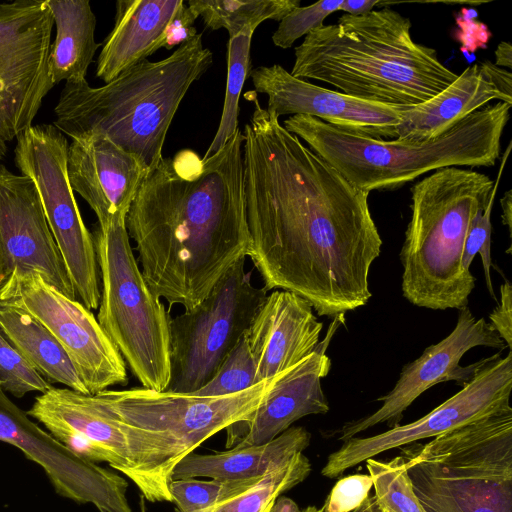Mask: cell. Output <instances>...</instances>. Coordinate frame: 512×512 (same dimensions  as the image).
<instances>
[{
	"label": "cell",
	"mask_w": 512,
	"mask_h": 512,
	"mask_svg": "<svg viewBox=\"0 0 512 512\" xmlns=\"http://www.w3.org/2000/svg\"><path fill=\"white\" fill-rule=\"evenodd\" d=\"M0 330L50 384L89 395L66 352L51 332L19 305L0 299Z\"/></svg>",
	"instance_id": "cell-27"
},
{
	"label": "cell",
	"mask_w": 512,
	"mask_h": 512,
	"mask_svg": "<svg viewBox=\"0 0 512 512\" xmlns=\"http://www.w3.org/2000/svg\"><path fill=\"white\" fill-rule=\"evenodd\" d=\"M238 129L206 159L184 150L163 158L126 216L141 272L169 307L192 311L251 245Z\"/></svg>",
	"instance_id": "cell-2"
},
{
	"label": "cell",
	"mask_w": 512,
	"mask_h": 512,
	"mask_svg": "<svg viewBox=\"0 0 512 512\" xmlns=\"http://www.w3.org/2000/svg\"><path fill=\"white\" fill-rule=\"evenodd\" d=\"M342 2V0H325L293 9L280 21L278 28L273 33L274 45L282 49L292 47L300 37L306 36L312 30L322 26L328 15L340 10Z\"/></svg>",
	"instance_id": "cell-35"
},
{
	"label": "cell",
	"mask_w": 512,
	"mask_h": 512,
	"mask_svg": "<svg viewBox=\"0 0 512 512\" xmlns=\"http://www.w3.org/2000/svg\"><path fill=\"white\" fill-rule=\"evenodd\" d=\"M270 512H302V511L299 509L296 502H294L292 499L285 497V496H281L275 500Z\"/></svg>",
	"instance_id": "cell-44"
},
{
	"label": "cell",
	"mask_w": 512,
	"mask_h": 512,
	"mask_svg": "<svg viewBox=\"0 0 512 512\" xmlns=\"http://www.w3.org/2000/svg\"><path fill=\"white\" fill-rule=\"evenodd\" d=\"M244 128L243 165L251 245L266 292L284 290L319 316L344 319L371 298L369 271L382 240L369 193L287 131L256 92Z\"/></svg>",
	"instance_id": "cell-1"
},
{
	"label": "cell",
	"mask_w": 512,
	"mask_h": 512,
	"mask_svg": "<svg viewBox=\"0 0 512 512\" xmlns=\"http://www.w3.org/2000/svg\"><path fill=\"white\" fill-rule=\"evenodd\" d=\"M372 487V479L367 474L348 475L339 479L322 507L323 512L354 511L369 497Z\"/></svg>",
	"instance_id": "cell-37"
},
{
	"label": "cell",
	"mask_w": 512,
	"mask_h": 512,
	"mask_svg": "<svg viewBox=\"0 0 512 512\" xmlns=\"http://www.w3.org/2000/svg\"><path fill=\"white\" fill-rule=\"evenodd\" d=\"M381 512H424L415 495L403 456L389 461L366 460Z\"/></svg>",
	"instance_id": "cell-31"
},
{
	"label": "cell",
	"mask_w": 512,
	"mask_h": 512,
	"mask_svg": "<svg viewBox=\"0 0 512 512\" xmlns=\"http://www.w3.org/2000/svg\"><path fill=\"white\" fill-rule=\"evenodd\" d=\"M0 241L10 275L36 272L64 295L77 299L34 183L2 164Z\"/></svg>",
	"instance_id": "cell-19"
},
{
	"label": "cell",
	"mask_w": 512,
	"mask_h": 512,
	"mask_svg": "<svg viewBox=\"0 0 512 512\" xmlns=\"http://www.w3.org/2000/svg\"><path fill=\"white\" fill-rule=\"evenodd\" d=\"M495 65L498 67H512V46L509 42L502 41L495 50Z\"/></svg>",
	"instance_id": "cell-42"
},
{
	"label": "cell",
	"mask_w": 512,
	"mask_h": 512,
	"mask_svg": "<svg viewBox=\"0 0 512 512\" xmlns=\"http://www.w3.org/2000/svg\"><path fill=\"white\" fill-rule=\"evenodd\" d=\"M380 0H344L340 10L350 15H360L374 10L375 6L380 5Z\"/></svg>",
	"instance_id": "cell-41"
},
{
	"label": "cell",
	"mask_w": 512,
	"mask_h": 512,
	"mask_svg": "<svg viewBox=\"0 0 512 512\" xmlns=\"http://www.w3.org/2000/svg\"><path fill=\"white\" fill-rule=\"evenodd\" d=\"M352 512H381L374 496H369L357 509Z\"/></svg>",
	"instance_id": "cell-46"
},
{
	"label": "cell",
	"mask_w": 512,
	"mask_h": 512,
	"mask_svg": "<svg viewBox=\"0 0 512 512\" xmlns=\"http://www.w3.org/2000/svg\"><path fill=\"white\" fill-rule=\"evenodd\" d=\"M253 32L229 37L227 51V83L223 111L217 132L204 157L220 150L238 128L239 97L250 72V47Z\"/></svg>",
	"instance_id": "cell-30"
},
{
	"label": "cell",
	"mask_w": 512,
	"mask_h": 512,
	"mask_svg": "<svg viewBox=\"0 0 512 512\" xmlns=\"http://www.w3.org/2000/svg\"><path fill=\"white\" fill-rule=\"evenodd\" d=\"M270 510H271V509H270ZM270 510H267V511H265V512H270Z\"/></svg>",
	"instance_id": "cell-48"
},
{
	"label": "cell",
	"mask_w": 512,
	"mask_h": 512,
	"mask_svg": "<svg viewBox=\"0 0 512 512\" xmlns=\"http://www.w3.org/2000/svg\"><path fill=\"white\" fill-rule=\"evenodd\" d=\"M67 173L72 190L94 211L98 226L105 227L126 219L149 170L107 137L90 134L69 145Z\"/></svg>",
	"instance_id": "cell-21"
},
{
	"label": "cell",
	"mask_w": 512,
	"mask_h": 512,
	"mask_svg": "<svg viewBox=\"0 0 512 512\" xmlns=\"http://www.w3.org/2000/svg\"><path fill=\"white\" fill-rule=\"evenodd\" d=\"M408 17L390 7L342 15L295 48L291 74L327 83L367 101L410 108L448 87L458 76L437 51L416 42Z\"/></svg>",
	"instance_id": "cell-3"
},
{
	"label": "cell",
	"mask_w": 512,
	"mask_h": 512,
	"mask_svg": "<svg viewBox=\"0 0 512 512\" xmlns=\"http://www.w3.org/2000/svg\"><path fill=\"white\" fill-rule=\"evenodd\" d=\"M188 5L201 16L206 28H224L229 37L253 32L265 20L281 21L300 0H190Z\"/></svg>",
	"instance_id": "cell-28"
},
{
	"label": "cell",
	"mask_w": 512,
	"mask_h": 512,
	"mask_svg": "<svg viewBox=\"0 0 512 512\" xmlns=\"http://www.w3.org/2000/svg\"><path fill=\"white\" fill-rule=\"evenodd\" d=\"M255 92L268 96V108L282 115H306L379 140L397 139L400 106L359 99L294 77L279 64L249 72Z\"/></svg>",
	"instance_id": "cell-18"
},
{
	"label": "cell",
	"mask_w": 512,
	"mask_h": 512,
	"mask_svg": "<svg viewBox=\"0 0 512 512\" xmlns=\"http://www.w3.org/2000/svg\"><path fill=\"white\" fill-rule=\"evenodd\" d=\"M311 472L309 459L299 452L267 472L251 488L201 512H265L282 494L303 482Z\"/></svg>",
	"instance_id": "cell-29"
},
{
	"label": "cell",
	"mask_w": 512,
	"mask_h": 512,
	"mask_svg": "<svg viewBox=\"0 0 512 512\" xmlns=\"http://www.w3.org/2000/svg\"><path fill=\"white\" fill-rule=\"evenodd\" d=\"M212 63L213 53L198 33L167 58L144 60L104 86L65 82L53 126L72 140L103 135L150 172L163 159L165 138L182 99Z\"/></svg>",
	"instance_id": "cell-4"
},
{
	"label": "cell",
	"mask_w": 512,
	"mask_h": 512,
	"mask_svg": "<svg viewBox=\"0 0 512 512\" xmlns=\"http://www.w3.org/2000/svg\"><path fill=\"white\" fill-rule=\"evenodd\" d=\"M310 439L311 434L304 427L294 426L264 444L235 446L211 454L191 453L175 466L171 479L236 480L262 476L303 452Z\"/></svg>",
	"instance_id": "cell-25"
},
{
	"label": "cell",
	"mask_w": 512,
	"mask_h": 512,
	"mask_svg": "<svg viewBox=\"0 0 512 512\" xmlns=\"http://www.w3.org/2000/svg\"><path fill=\"white\" fill-rule=\"evenodd\" d=\"M262 476L236 480L175 479L169 482V492L178 512H201L236 497Z\"/></svg>",
	"instance_id": "cell-32"
},
{
	"label": "cell",
	"mask_w": 512,
	"mask_h": 512,
	"mask_svg": "<svg viewBox=\"0 0 512 512\" xmlns=\"http://www.w3.org/2000/svg\"><path fill=\"white\" fill-rule=\"evenodd\" d=\"M260 382L254 358L245 336L228 354L211 380L198 391L197 396H224L246 390Z\"/></svg>",
	"instance_id": "cell-33"
},
{
	"label": "cell",
	"mask_w": 512,
	"mask_h": 512,
	"mask_svg": "<svg viewBox=\"0 0 512 512\" xmlns=\"http://www.w3.org/2000/svg\"><path fill=\"white\" fill-rule=\"evenodd\" d=\"M400 451L424 512H512V407Z\"/></svg>",
	"instance_id": "cell-7"
},
{
	"label": "cell",
	"mask_w": 512,
	"mask_h": 512,
	"mask_svg": "<svg viewBox=\"0 0 512 512\" xmlns=\"http://www.w3.org/2000/svg\"><path fill=\"white\" fill-rule=\"evenodd\" d=\"M492 83L508 98H512V75L491 61L481 62Z\"/></svg>",
	"instance_id": "cell-40"
},
{
	"label": "cell",
	"mask_w": 512,
	"mask_h": 512,
	"mask_svg": "<svg viewBox=\"0 0 512 512\" xmlns=\"http://www.w3.org/2000/svg\"><path fill=\"white\" fill-rule=\"evenodd\" d=\"M10 275L5 253L0 241V293Z\"/></svg>",
	"instance_id": "cell-45"
},
{
	"label": "cell",
	"mask_w": 512,
	"mask_h": 512,
	"mask_svg": "<svg viewBox=\"0 0 512 512\" xmlns=\"http://www.w3.org/2000/svg\"><path fill=\"white\" fill-rule=\"evenodd\" d=\"M236 262L192 311L170 318V379L165 391L191 394L207 384L243 338L265 289Z\"/></svg>",
	"instance_id": "cell-10"
},
{
	"label": "cell",
	"mask_w": 512,
	"mask_h": 512,
	"mask_svg": "<svg viewBox=\"0 0 512 512\" xmlns=\"http://www.w3.org/2000/svg\"><path fill=\"white\" fill-rule=\"evenodd\" d=\"M502 170V169H501ZM501 170L498 174V180L494 189L491 192L488 204L483 212H480L473 219L466 239L464 243L463 253H462V267L466 271H470V265L473 262V259L477 253L480 254L484 277L486 281V287L491 295V297L496 300L492 280H491V211L494 202V197L496 193L497 184L501 175Z\"/></svg>",
	"instance_id": "cell-36"
},
{
	"label": "cell",
	"mask_w": 512,
	"mask_h": 512,
	"mask_svg": "<svg viewBox=\"0 0 512 512\" xmlns=\"http://www.w3.org/2000/svg\"><path fill=\"white\" fill-rule=\"evenodd\" d=\"M512 391V353L481 359L473 378L461 390L422 418L370 436L352 437L331 453L321 474L336 478L385 451L435 437L508 407Z\"/></svg>",
	"instance_id": "cell-15"
},
{
	"label": "cell",
	"mask_w": 512,
	"mask_h": 512,
	"mask_svg": "<svg viewBox=\"0 0 512 512\" xmlns=\"http://www.w3.org/2000/svg\"><path fill=\"white\" fill-rule=\"evenodd\" d=\"M510 109L501 101L488 104L423 142L374 139L306 115L290 116L283 126L351 184L370 193L398 189L446 167L494 166Z\"/></svg>",
	"instance_id": "cell-5"
},
{
	"label": "cell",
	"mask_w": 512,
	"mask_h": 512,
	"mask_svg": "<svg viewBox=\"0 0 512 512\" xmlns=\"http://www.w3.org/2000/svg\"><path fill=\"white\" fill-rule=\"evenodd\" d=\"M494 100L512 105V98L498 90L481 62L471 65L437 95L402 112L397 140L423 142L437 138Z\"/></svg>",
	"instance_id": "cell-24"
},
{
	"label": "cell",
	"mask_w": 512,
	"mask_h": 512,
	"mask_svg": "<svg viewBox=\"0 0 512 512\" xmlns=\"http://www.w3.org/2000/svg\"><path fill=\"white\" fill-rule=\"evenodd\" d=\"M343 322L344 319L335 318L323 341L309 356L281 373L250 417L226 428L227 449L267 443L300 418L329 411L321 379L331 369L326 350L337 327Z\"/></svg>",
	"instance_id": "cell-20"
},
{
	"label": "cell",
	"mask_w": 512,
	"mask_h": 512,
	"mask_svg": "<svg viewBox=\"0 0 512 512\" xmlns=\"http://www.w3.org/2000/svg\"><path fill=\"white\" fill-rule=\"evenodd\" d=\"M41 322L62 346L89 395L128 382L126 363L81 301L49 285L38 273L11 274L0 293Z\"/></svg>",
	"instance_id": "cell-14"
},
{
	"label": "cell",
	"mask_w": 512,
	"mask_h": 512,
	"mask_svg": "<svg viewBox=\"0 0 512 512\" xmlns=\"http://www.w3.org/2000/svg\"><path fill=\"white\" fill-rule=\"evenodd\" d=\"M323 328L309 302L295 293L267 294L245 333L259 381L273 378L309 356Z\"/></svg>",
	"instance_id": "cell-22"
},
{
	"label": "cell",
	"mask_w": 512,
	"mask_h": 512,
	"mask_svg": "<svg viewBox=\"0 0 512 512\" xmlns=\"http://www.w3.org/2000/svg\"><path fill=\"white\" fill-rule=\"evenodd\" d=\"M101 297L97 320L143 388L165 391L170 379L169 311L145 281L126 219L92 233Z\"/></svg>",
	"instance_id": "cell-8"
},
{
	"label": "cell",
	"mask_w": 512,
	"mask_h": 512,
	"mask_svg": "<svg viewBox=\"0 0 512 512\" xmlns=\"http://www.w3.org/2000/svg\"><path fill=\"white\" fill-rule=\"evenodd\" d=\"M493 180L464 167L433 171L411 187V218L400 251L402 293L418 307L468 306L475 277L462 267L469 227L488 204Z\"/></svg>",
	"instance_id": "cell-6"
},
{
	"label": "cell",
	"mask_w": 512,
	"mask_h": 512,
	"mask_svg": "<svg viewBox=\"0 0 512 512\" xmlns=\"http://www.w3.org/2000/svg\"><path fill=\"white\" fill-rule=\"evenodd\" d=\"M14 160L34 183L76 296L98 309L100 274L92 233L78 208L67 173L68 141L55 126L29 127L17 137Z\"/></svg>",
	"instance_id": "cell-11"
},
{
	"label": "cell",
	"mask_w": 512,
	"mask_h": 512,
	"mask_svg": "<svg viewBox=\"0 0 512 512\" xmlns=\"http://www.w3.org/2000/svg\"><path fill=\"white\" fill-rule=\"evenodd\" d=\"M49 7L56 37L50 46L49 73L55 84L87 81L86 75L96 50V18L88 0H45Z\"/></svg>",
	"instance_id": "cell-26"
},
{
	"label": "cell",
	"mask_w": 512,
	"mask_h": 512,
	"mask_svg": "<svg viewBox=\"0 0 512 512\" xmlns=\"http://www.w3.org/2000/svg\"><path fill=\"white\" fill-rule=\"evenodd\" d=\"M489 324L505 342L509 351L512 349V286L505 280L500 286V302L489 315Z\"/></svg>",
	"instance_id": "cell-39"
},
{
	"label": "cell",
	"mask_w": 512,
	"mask_h": 512,
	"mask_svg": "<svg viewBox=\"0 0 512 512\" xmlns=\"http://www.w3.org/2000/svg\"><path fill=\"white\" fill-rule=\"evenodd\" d=\"M183 0H118L96 76L105 84L163 48L165 31Z\"/></svg>",
	"instance_id": "cell-23"
},
{
	"label": "cell",
	"mask_w": 512,
	"mask_h": 512,
	"mask_svg": "<svg viewBox=\"0 0 512 512\" xmlns=\"http://www.w3.org/2000/svg\"><path fill=\"white\" fill-rule=\"evenodd\" d=\"M280 375L224 396L157 392L143 387L107 389L95 396L122 422L160 436L179 463L211 436L248 419Z\"/></svg>",
	"instance_id": "cell-12"
},
{
	"label": "cell",
	"mask_w": 512,
	"mask_h": 512,
	"mask_svg": "<svg viewBox=\"0 0 512 512\" xmlns=\"http://www.w3.org/2000/svg\"><path fill=\"white\" fill-rule=\"evenodd\" d=\"M0 385L5 392L21 398L30 392H46L45 380L0 330Z\"/></svg>",
	"instance_id": "cell-34"
},
{
	"label": "cell",
	"mask_w": 512,
	"mask_h": 512,
	"mask_svg": "<svg viewBox=\"0 0 512 512\" xmlns=\"http://www.w3.org/2000/svg\"><path fill=\"white\" fill-rule=\"evenodd\" d=\"M502 208V223L508 227L509 234L511 235L512 228V191L508 190L500 200Z\"/></svg>",
	"instance_id": "cell-43"
},
{
	"label": "cell",
	"mask_w": 512,
	"mask_h": 512,
	"mask_svg": "<svg viewBox=\"0 0 512 512\" xmlns=\"http://www.w3.org/2000/svg\"><path fill=\"white\" fill-rule=\"evenodd\" d=\"M486 346L500 351L507 348L505 342L486 322L476 319L468 306L459 310L452 332L437 344L427 347L421 356L406 364L400 372L394 388L377 398L382 405L375 412L348 421L339 429L328 433L338 441H346L380 423L393 428L400 425L404 411L426 390L448 381L466 385L474 376L481 360L469 366H461L460 360L470 349Z\"/></svg>",
	"instance_id": "cell-16"
},
{
	"label": "cell",
	"mask_w": 512,
	"mask_h": 512,
	"mask_svg": "<svg viewBox=\"0 0 512 512\" xmlns=\"http://www.w3.org/2000/svg\"><path fill=\"white\" fill-rule=\"evenodd\" d=\"M53 25L46 1L0 2V162L54 86L48 65Z\"/></svg>",
	"instance_id": "cell-13"
},
{
	"label": "cell",
	"mask_w": 512,
	"mask_h": 512,
	"mask_svg": "<svg viewBox=\"0 0 512 512\" xmlns=\"http://www.w3.org/2000/svg\"><path fill=\"white\" fill-rule=\"evenodd\" d=\"M0 441L39 465L58 495L93 504L100 512H132L122 476L69 451L11 401L1 385Z\"/></svg>",
	"instance_id": "cell-17"
},
{
	"label": "cell",
	"mask_w": 512,
	"mask_h": 512,
	"mask_svg": "<svg viewBox=\"0 0 512 512\" xmlns=\"http://www.w3.org/2000/svg\"><path fill=\"white\" fill-rule=\"evenodd\" d=\"M26 413L78 457L107 462L124 474L146 500L172 502L169 482L175 462L167 443L122 422L95 395L51 386Z\"/></svg>",
	"instance_id": "cell-9"
},
{
	"label": "cell",
	"mask_w": 512,
	"mask_h": 512,
	"mask_svg": "<svg viewBox=\"0 0 512 512\" xmlns=\"http://www.w3.org/2000/svg\"><path fill=\"white\" fill-rule=\"evenodd\" d=\"M302 512H323V508L318 509L315 506H309Z\"/></svg>",
	"instance_id": "cell-47"
},
{
	"label": "cell",
	"mask_w": 512,
	"mask_h": 512,
	"mask_svg": "<svg viewBox=\"0 0 512 512\" xmlns=\"http://www.w3.org/2000/svg\"><path fill=\"white\" fill-rule=\"evenodd\" d=\"M198 17L193 8L183 3L165 31L163 47L170 50L193 39L198 34L197 29L193 26Z\"/></svg>",
	"instance_id": "cell-38"
}]
</instances>
